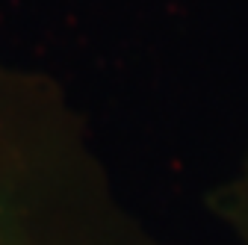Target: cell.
Segmentation results:
<instances>
[{
	"instance_id": "6da1fadb",
	"label": "cell",
	"mask_w": 248,
	"mask_h": 245,
	"mask_svg": "<svg viewBox=\"0 0 248 245\" xmlns=\"http://www.w3.org/2000/svg\"><path fill=\"white\" fill-rule=\"evenodd\" d=\"M0 245H142L71 115L3 62Z\"/></svg>"
}]
</instances>
